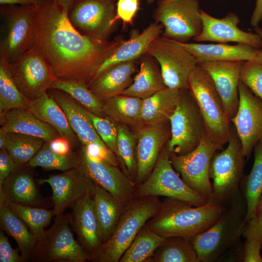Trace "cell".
Segmentation results:
<instances>
[{
  "label": "cell",
  "mask_w": 262,
  "mask_h": 262,
  "mask_svg": "<svg viewBox=\"0 0 262 262\" xmlns=\"http://www.w3.org/2000/svg\"><path fill=\"white\" fill-rule=\"evenodd\" d=\"M117 0H74L67 12L69 20L81 33L107 40L116 18Z\"/></svg>",
  "instance_id": "obj_14"
},
{
  "label": "cell",
  "mask_w": 262,
  "mask_h": 262,
  "mask_svg": "<svg viewBox=\"0 0 262 262\" xmlns=\"http://www.w3.org/2000/svg\"><path fill=\"white\" fill-rule=\"evenodd\" d=\"M79 166L93 182L127 206L133 199L136 185L117 166L89 158L83 148L79 153Z\"/></svg>",
  "instance_id": "obj_17"
},
{
  "label": "cell",
  "mask_w": 262,
  "mask_h": 262,
  "mask_svg": "<svg viewBox=\"0 0 262 262\" xmlns=\"http://www.w3.org/2000/svg\"></svg>",
  "instance_id": "obj_59"
},
{
  "label": "cell",
  "mask_w": 262,
  "mask_h": 262,
  "mask_svg": "<svg viewBox=\"0 0 262 262\" xmlns=\"http://www.w3.org/2000/svg\"><path fill=\"white\" fill-rule=\"evenodd\" d=\"M147 54L159 63L167 87L180 90L188 88L189 75L198 63L177 41L160 35L151 42Z\"/></svg>",
  "instance_id": "obj_13"
},
{
  "label": "cell",
  "mask_w": 262,
  "mask_h": 262,
  "mask_svg": "<svg viewBox=\"0 0 262 262\" xmlns=\"http://www.w3.org/2000/svg\"><path fill=\"white\" fill-rule=\"evenodd\" d=\"M93 193H88L71 206L70 213V225L77 241L92 262L95 261L103 246L94 210Z\"/></svg>",
  "instance_id": "obj_21"
},
{
  "label": "cell",
  "mask_w": 262,
  "mask_h": 262,
  "mask_svg": "<svg viewBox=\"0 0 262 262\" xmlns=\"http://www.w3.org/2000/svg\"><path fill=\"white\" fill-rule=\"evenodd\" d=\"M29 100L18 89L0 62V116L13 109H28Z\"/></svg>",
  "instance_id": "obj_43"
},
{
  "label": "cell",
  "mask_w": 262,
  "mask_h": 262,
  "mask_svg": "<svg viewBox=\"0 0 262 262\" xmlns=\"http://www.w3.org/2000/svg\"><path fill=\"white\" fill-rule=\"evenodd\" d=\"M45 141L39 138L21 133L8 132L5 149L16 163L27 164L41 149Z\"/></svg>",
  "instance_id": "obj_40"
},
{
  "label": "cell",
  "mask_w": 262,
  "mask_h": 262,
  "mask_svg": "<svg viewBox=\"0 0 262 262\" xmlns=\"http://www.w3.org/2000/svg\"><path fill=\"white\" fill-rule=\"evenodd\" d=\"M140 0H117L116 18L124 23H131L139 9Z\"/></svg>",
  "instance_id": "obj_47"
},
{
  "label": "cell",
  "mask_w": 262,
  "mask_h": 262,
  "mask_svg": "<svg viewBox=\"0 0 262 262\" xmlns=\"http://www.w3.org/2000/svg\"><path fill=\"white\" fill-rule=\"evenodd\" d=\"M225 205L210 201L195 206L180 200L165 197L146 226L165 238L179 236L190 240L208 229L221 216Z\"/></svg>",
  "instance_id": "obj_2"
},
{
  "label": "cell",
  "mask_w": 262,
  "mask_h": 262,
  "mask_svg": "<svg viewBox=\"0 0 262 262\" xmlns=\"http://www.w3.org/2000/svg\"><path fill=\"white\" fill-rule=\"evenodd\" d=\"M70 213L56 216L51 227L37 236L30 261L84 262L89 258L74 237Z\"/></svg>",
  "instance_id": "obj_8"
},
{
  "label": "cell",
  "mask_w": 262,
  "mask_h": 262,
  "mask_svg": "<svg viewBox=\"0 0 262 262\" xmlns=\"http://www.w3.org/2000/svg\"><path fill=\"white\" fill-rule=\"evenodd\" d=\"M169 122L170 137L166 147L170 153L183 155L194 149L205 133L204 122L189 89L181 97Z\"/></svg>",
  "instance_id": "obj_11"
},
{
  "label": "cell",
  "mask_w": 262,
  "mask_h": 262,
  "mask_svg": "<svg viewBox=\"0 0 262 262\" xmlns=\"http://www.w3.org/2000/svg\"><path fill=\"white\" fill-rule=\"evenodd\" d=\"M227 147L215 153L210 165L209 175L213 181V200L226 205L241 196L240 186L243 178L245 157L236 130L231 123Z\"/></svg>",
  "instance_id": "obj_6"
},
{
  "label": "cell",
  "mask_w": 262,
  "mask_h": 262,
  "mask_svg": "<svg viewBox=\"0 0 262 262\" xmlns=\"http://www.w3.org/2000/svg\"><path fill=\"white\" fill-rule=\"evenodd\" d=\"M87 156L95 160L106 162L115 166L118 159L115 155L108 147H104L96 144L82 147Z\"/></svg>",
  "instance_id": "obj_46"
},
{
  "label": "cell",
  "mask_w": 262,
  "mask_h": 262,
  "mask_svg": "<svg viewBox=\"0 0 262 262\" xmlns=\"http://www.w3.org/2000/svg\"><path fill=\"white\" fill-rule=\"evenodd\" d=\"M163 29L161 24L157 22L152 23L142 32H134L129 39L122 40L119 46L101 64L94 78L113 65L134 61L144 54L147 53L150 44L161 35Z\"/></svg>",
  "instance_id": "obj_27"
},
{
  "label": "cell",
  "mask_w": 262,
  "mask_h": 262,
  "mask_svg": "<svg viewBox=\"0 0 262 262\" xmlns=\"http://www.w3.org/2000/svg\"><path fill=\"white\" fill-rule=\"evenodd\" d=\"M178 42L196 58L198 63L214 61L262 60V48L245 44L231 45Z\"/></svg>",
  "instance_id": "obj_25"
},
{
  "label": "cell",
  "mask_w": 262,
  "mask_h": 262,
  "mask_svg": "<svg viewBox=\"0 0 262 262\" xmlns=\"http://www.w3.org/2000/svg\"><path fill=\"white\" fill-rule=\"evenodd\" d=\"M47 0H0V5H20L38 6Z\"/></svg>",
  "instance_id": "obj_53"
},
{
  "label": "cell",
  "mask_w": 262,
  "mask_h": 262,
  "mask_svg": "<svg viewBox=\"0 0 262 262\" xmlns=\"http://www.w3.org/2000/svg\"><path fill=\"white\" fill-rule=\"evenodd\" d=\"M262 19V0H256L255 8L250 19L251 26L256 27Z\"/></svg>",
  "instance_id": "obj_54"
},
{
  "label": "cell",
  "mask_w": 262,
  "mask_h": 262,
  "mask_svg": "<svg viewBox=\"0 0 262 262\" xmlns=\"http://www.w3.org/2000/svg\"><path fill=\"white\" fill-rule=\"evenodd\" d=\"M170 135V131L164 124L145 125L136 130V186L142 183L150 174Z\"/></svg>",
  "instance_id": "obj_22"
},
{
  "label": "cell",
  "mask_w": 262,
  "mask_h": 262,
  "mask_svg": "<svg viewBox=\"0 0 262 262\" xmlns=\"http://www.w3.org/2000/svg\"><path fill=\"white\" fill-rule=\"evenodd\" d=\"M161 70L149 59L143 60L132 83L120 95L147 98L166 87Z\"/></svg>",
  "instance_id": "obj_34"
},
{
  "label": "cell",
  "mask_w": 262,
  "mask_h": 262,
  "mask_svg": "<svg viewBox=\"0 0 262 262\" xmlns=\"http://www.w3.org/2000/svg\"><path fill=\"white\" fill-rule=\"evenodd\" d=\"M117 128V159L123 166L124 172L135 183L137 173L136 135L125 125L119 124Z\"/></svg>",
  "instance_id": "obj_41"
},
{
  "label": "cell",
  "mask_w": 262,
  "mask_h": 262,
  "mask_svg": "<svg viewBox=\"0 0 262 262\" xmlns=\"http://www.w3.org/2000/svg\"><path fill=\"white\" fill-rule=\"evenodd\" d=\"M152 262H199L190 240L174 236L166 238L155 251Z\"/></svg>",
  "instance_id": "obj_37"
},
{
  "label": "cell",
  "mask_w": 262,
  "mask_h": 262,
  "mask_svg": "<svg viewBox=\"0 0 262 262\" xmlns=\"http://www.w3.org/2000/svg\"><path fill=\"white\" fill-rule=\"evenodd\" d=\"M38 6L0 5V61L18 62L34 47Z\"/></svg>",
  "instance_id": "obj_5"
},
{
  "label": "cell",
  "mask_w": 262,
  "mask_h": 262,
  "mask_svg": "<svg viewBox=\"0 0 262 262\" xmlns=\"http://www.w3.org/2000/svg\"><path fill=\"white\" fill-rule=\"evenodd\" d=\"M67 12L55 0L38 6L33 49L42 55L57 79L88 86L122 40H100L82 34L70 22Z\"/></svg>",
  "instance_id": "obj_1"
},
{
  "label": "cell",
  "mask_w": 262,
  "mask_h": 262,
  "mask_svg": "<svg viewBox=\"0 0 262 262\" xmlns=\"http://www.w3.org/2000/svg\"><path fill=\"white\" fill-rule=\"evenodd\" d=\"M261 209H262V195L257 208V212Z\"/></svg>",
  "instance_id": "obj_58"
},
{
  "label": "cell",
  "mask_w": 262,
  "mask_h": 262,
  "mask_svg": "<svg viewBox=\"0 0 262 262\" xmlns=\"http://www.w3.org/2000/svg\"><path fill=\"white\" fill-rule=\"evenodd\" d=\"M255 31L262 38V28L257 26L255 28Z\"/></svg>",
  "instance_id": "obj_57"
},
{
  "label": "cell",
  "mask_w": 262,
  "mask_h": 262,
  "mask_svg": "<svg viewBox=\"0 0 262 262\" xmlns=\"http://www.w3.org/2000/svg\"><path fill=\"white\" fill-rule=\"evenodd\" d=\"M36 117L50 125L60 135L67 139L75 147L78 138L71 128L62 109L48 92L29 101L28 108Z\"/></svg>",
  "instance_id": "obj_29"
},
{
  "label": "cell",
  "mask_w": 262,
  "mask_h": 262,
  "mask_svg": "<svg viewBox=\"0 0 262 262\" xmlns=\"http://www.w3.org/2000/svg\"><path fill=\"white\" fill-rule=\"evenodd\" d=\"M49 143L51 149L58 155L67 156L72 152L70 142L61 136L55 138Z\"/></svg>",
  "instance_id": "obj_52"
},
{
  "label": "cell",
  "mask_w": 262,
  "mask_h": 262,
  "mask_svg": "<svg viewBox=\"0 0 262 262\" xmlns=\"http://www.w3.org/2000/svg\"><path fill=\"white\" fill-rule=\"evenodd\" d=\"M254 160L250 173L242 179L244 197L246 204L245 223L256 213L262 195V140L254 147Z\"/></svg>",
  "instance_id": "obj_35"
},
{
  "label": "cell",
  "mask_w": 262,
  "mask_h": 262,
  "mask_svg": "<svg viewBox=\"0 0 262 262\" xmlns=\"http://www.w3.org/2000/svg\"><path fill=\"white\" fill-rule=\"evenodd\" d=\"M169 197L199 206L207 203L180 177L174 168L166 147L162 150L153 170L141 184L136 186L133 197Z\"/></svg>",
  "instance_id": "obj_9"
},
{
  "label": "cell",
  "mask_w": 262,
  "mask_h": 262,
  "mask_svg": "<svg viewBox=\"0 0 262 262\" xmlns=\"http://www.w3.org/2000/svg\"><path fill=\"white\" fill-rule=\"evenodd\" d=\"M30 168L26 165L21 166L4 180L0 186V204L15 203L46 208L52 206L51 200L39 192V183Z\"/></svg>",
  "instance_id": "obj_20"
},
{
  "label": "cell",
  "mask_w": 262,
  "mask_h": 262,
  "mask_svg": "<svg viewBox=\"0 0 262 262\" xmlns=\"http://www.w3.org/2000/svg\"><path fill=\"white\" fill-rule=\"evenodd\" d=\"M37 180L39 184L47 183L51 188V201L55 216L64 213L66 209L88 193L93 192L95 187V184L80 166Z\"/></svg>",
  "instance_id": "obj_18"
},
{
  "label": "cell",
  "mask_w": 262,
  "mask_h": 262,
  "mask_svg": "<svg viewBox=\"0 0 262 262\" xmlns=\"http://www.w3.org/2000/svg\"><path fill=\"white\" fill-rule=\"evenodd\" d=\"M262 245L253 239H246L242 252V261L244 262H262L261 250Z\"/></svg>",
  "instance_id": "obj_50"
},
{
  "label": "cell",
  "mask_w": 262,
  "mask_h": 262,
  "mask_svg": "<svg viewBox=\"0 0 262 262\" xmlns=\"http://www.w3.org/2000/svg\"><path fill=\"white\" fill-rule=\"evenodd\" d=\"M237 112L230 119L242 146V152L250 157L256 144L262 140V100L240 81Z\"/></svg>",
  "instance_id": "obj_16"
},
{
  "label": "cell",
  "mask_w": 262,
  "mask_h": 262,
  "mask_svg": "<svg viewBox=\"0 0 262 262\" xmlns=\"http://www.w3.org/2000/svg\"><path fill=\"white\" fill-rule=\"evenodd\" d=\"M93 198L99 235L103 245L111 236L127 206L96 184Z\"/></svg>",
  "instance_id": "obj_30"
},
{
  "label": "cell",
  "mask_w": 262,
  "mask_h": 262,
  "mask_svg": "<svg viewBox=\"0 0 262 262\" xmlns=\"http://www.w3.org/2000/svg\"><path fill=\"white\" fill-rule=\"evenodd\" d=\"M240 81L262 100V60L244 61L240 69Z\"/></svg>",
  "instance_id": "obj_44"
},
{
  "label": "cell",
  "mask_w": 262,
  "mask_h": 262,
  "mask_svg": "<svg viewBox=\"0 0 262 262\" xmlns=\"http://www.w3.org/2000/svg\"><path fill=\"white\" fill-rule=\"evenodd\" d=\"M0 126L6 132L21 133L49 142L60 136L50 125L36 117L28 109H13L0 116Z\"/></svg>",
  "instance_id": "obj_28"
},
{
  "label": "cell",
  "mask_w": 262,
  "mask_h": 262,
  "mask_svg": "<svg viewBox=\"0 0 262 262\" xmlns=\"http://www.w3.org/2000/svg\"><path fill=\"white\" fill-rule=\"evenodd\" d=\"M0 225L1 229L13 238L17 243L23 262L30 261L37 236L10 209L0 204Z\"/></svg>",
  "instance_id": "obj_33"
},
{
  "label": "cell",
  "mask_w": 262,
  "mask_h": 262,
  "mask_svg": "<svg viewBox=\"0 0 262 262\" xmlns=\"http://www.w3.org/2000/svg\"><path fill=\"white\" fill-rule=\"evenodd\" d=\"M8 139V132L0 128V149L5 148Z\"/></svg>",
  "instance_id": "obj_55"
},
{
  "label": "cell",
  "mask_w": 262,
  "mask_h": 262,
  "mask_svg": "<svg viewBox=\"0 0 262 262\" xmlns=\"http://www.w3.org/2000/svg\"><path fill=\"white\" fill-rule=\"evenodd\" d=\"M68 11L74 0H55Z\"/></svg>",
  "instance_id": "obj_56"
},
{
  "label": "cell",
  "mask_w": 262,
  "mask_h": 262,
  "mask_svg": "<svg viewBox=\"0 0 262 262\" xmlns=\"http://www.w3.org/2000/svg\"><path fill=\"white\" fill-rule=\"evenodd\" d=\"M200 11L198 0H158L154 17L163 27V36L188 42L202 32Z\"/></svg>",
  "instance_id": "obj_10"
},
{
  "label": "cell",
  "mask_w": 262,
  "mask_h": 262,
  "mask_svg": "<svg viewBox=\"0 0 262 262\" xmlns=\"http://www.w3.org/2000/svg\"><path fill=\"white\" fill-rule=\"evenodd\" d=\"M203 28L200 34L193 39L196 42L213 41L225 43L233 42L262 48V38L257 33L242 31L238 28L239 16L233 13L218 18L201 10Z\"/></svg>",
  "instance_id": "obj_19"
},
{
  "label": "cell",
  "mask_w": 262,
  "mask_h": 262,
  "mask_svg": "<svg viewBox=\"0 0 262 262\" xmlns=\"http://www.w3.org/2000/svg\"><path fill=\"white\" fill-rule=\"evenodd\" d=\"M28 167H40L45 170H58L66 171L77 168L80 165L79 154L72 152L67 156H62L54 152L49 143L45 142L41 149L25 164Z\"/></svg>",
  "instance_id": "obj_39"
},
{
  "label": "cell",
  "mask_w": 262,
  "mask_h": 262,
  "mask_svg": "<svg viewBox=\"0 0 262 262\" xmlns=\"http://www.w3.org/2000/svg\"><path fill=\"white\" fill-rule=\"evenodd\" d=\"M0 62L4 65L18 89L29 100L48 92L57 79L42 55L34 49L15 64L5 65Z\"/></svg>",
  "instance_id": "obj_15"
},
{
  "label": "cell",
  "mask_w": 262,
  "mask_h": 262,
  "mask_svg": "<svg viewBox=\"0 0 262 262\" xmlns=\"http://www.w3.org/2000/svg\"><path fill=\"white\" fill-rule=\"evenodd\" d=\"M51 88L62 91L78 101L89 112L99 116H106L102 102L84 83L78 81L56 79Z\"/></svg>",
  "instance_id": "obj_38"
},
{
  "label": "cell",
  "mask_w": 262,
  "mask_h": 262,
  "mask_svg": "<svg viewBox=\"0 0 262 262\" xmlns=\"http://www.w3.org/2000/svg\"><path fill=\"white\" fill-rule=\"evenodd\" d=\"M143 99L119 95L103 101L106 116L115 122L139 129L145 126L142 117Z\"/></svg>",
  "instance_id": "obj_32"
},
{
  "label": "cell",
  "mask_w": 262,
  "mask_h": 262,
  "mask_svg": "<svg viewBox=\"0 0 262 262\" xmlns=\"http://www.w3.org/2000/svg\"><path fill=\"white\" fill-rule=\"evenodd\" d=\"M246 211V200L241 196L225 205L214 223L190 240L199 262H214L238 243L242 236Z\"/></svg>",
  "instance_id": "obj_3"
},
{
  "label": "cell",
  "mask_w": 262,
  "mask_h": 262,
  "mask_svg": "<svg viewBox=\"0 0 262 262\" xmlns=\"http://www.w3.org/2000/svg\"><path fill=\"white\" fill-rule=\"evenodd\" d=\"M20 166L18 165L5 149H0V186L4 180Z\"/></svg>",
  "instance_id": "obj_51"
},
{
  "label": "cell",
  "mask_w": 262,
  "mask_h": 262,
  "mask_svg": "<svg viewBox=\"0 0 262 262\" xmlns=\"http://www.w3.org/2000/svg\"><path fill=\"white\" fill-rule=\"evenodd\" d=\"M49 90V95L63 110L71 128L82 146L96 144L108 147L95 129L87 110L67 93L52 88Z\"/></svg>",
  "instance_id": "obj_24"
},
{
  "label": "cell",
  "mask_w": 262,
  "mask_h": 262,
  "mask_svg": "<svg viewBox=\"0 0 262 262\" xmlns=\"http://www.w3.org/2000/svg\"><path fill=\"white\" fill-rule=\"evenodd\" d=\"M219 149H221L209 139L205 132L199 145L192 151L183 155L169 153L172 164L183 180L207 201L213 198L210 165L213 155Z\"/></svg>",
  "instance_id": "obj_12"
},
{
  "label": "cell",
  "mask_w": 262,
  "mask_h": 262,
  "mask_svg": "<svg viewBox=\"0 0 262 262\" xmlns=\"http://www.w3.org/2000/svg\"><path fill=\"white\" fill-rule=\"evenodd\" d=\"M166 238L144 225L124 252L119 262H151L155 251L164 242Z\"/></svg>",
  "instance_id": "obj_36"
},
{
  "label": "cell",
  "mask_w": 262,
  "mask_h": 262,
  "mask_svg": "<svg viewBox=\"0 0 262 262\" xmlns=\"http://www.w3.org/2000/svg\"><path fill=\"white\" fill-rule=\"evenodd\" d=\"M18 248L14 249L11 246L8 238L4 233L0 230V262H23L19 255Z\"/></svg>",
  "instance_id": "obj_49"
},
{
  "label": "cell",
  "mask_w": 262,
  "mask_h": 262,
  "mask_svg": "<svg viewBox=\"0 0 262 262\" xmlns=\"http://www.w3.org/2000/svg\"><path fill=\"white\" fill-rule=\"evenodd\" d=\"M161 202L159 196L133 198L94 262H119L140 229L157 212Z\"/></svg>",
  "instance_id": "obj_7"
},
{
  "label": "cell",
  "mask_w": 262,
  "mask_h": 262,
  "mask_svg": "<svg viewBox=\"0 0 262 262\" xmlns=\"http://www.w3.org/2000/svg\"><path fill=\"white\" fill-rule=\"evenodd\" d=\"M134 61L113 65L96 76L88 87L101 101L120 95L133 82Z\"/></svg>",
  "instance_id": "obj_26"
},
{
  "label": "cell",
  "mask_w": 262,
  "mask_h": 262,
  "mask_svg": "<svg viewBox=\"0 0 262 262\" xmlns=\"http://www.w3.org/2000/svg\"><path fill=\"white\" fill-rule=\"evenodd\" d=\"M242 61H214L198 63L212 78L230 118L236 114L239 102L238 86Z\"/></svg>",
  "instance_id": "obj_23"
},
{
  "label": "cell",
  "mask_w": 262,
  "mask_h": 262,
  "mask_svg": "<svg viewBox=\"0 0 262 262\" xmlns=\"http://www.w3.org/2000/svg\"><path fill=\"white\" fill-rule=\"evenodd\" d=\"M188 89L202 116L206 135L222 149L230 137V119L212 78L198 64L189 75Z\"/></svg>",
  "instance_id": "obj_4"
},
{
  "label": "cell",
  "mask_w": 262,
  "mask_h": 262,
  "mask_svg": "<svg viewBox=\"0 0 262 262\" xmlns=\"http://www.w3.org/2000/svg\"><path fill=\"white\" fill-rule=\"evenodd\" d=\"M88 113L99 137L117 158V128L115 122L107 116L101 117Z\"/></svg>",
  "instance_id": "obj_45"
},
{
  "label": "cell",
  "mask_w": 262,
  "mask_h": 262,
  "mask_svg": "<svg viewBox=\"0 0 262 262\" xmlns=\"http://www.w3.org/2000/svg\"><path fill=\"white\" fill-rule=\"evenodd\" d=\"M10 209L19 217L29 228L30 232L38 236L45 230L44 228L50 223L55 212L43 207L27 206L10 203Z\"/></svg>",
  "instance_id": "obj_42"
},
{
  "label": "cell",
  "mask_w": 262,
  "mask_h": 262,
  "mask_svg": "<svg viewBox=\"0 0 262 262\" xmlns=\"http://www.w3.org/2000/svg\"><path fill=\"white\" fill-rule=\"evenodd\" d=\"M242 236L245 239H255L262 245V209L246 223Z\"/></svg>",
  "instance_id": "obj_48"
},
{
  "label": "cell",
  "mask_w": 262,
  "mask_h": 262,
  "mask_svg": "<svg viewBox=\"0 0 262 262\" xmlns=\"http://www.w3.org/2000/svg\"><path fill=\"white\" fill-rule=\"evenodd\" d=\"M183 90L167 87L143 99L142 117L145 125L166 123L175 110Z\"/></svg>",
  "instance_id": "obj_31"
}]
</instances>
